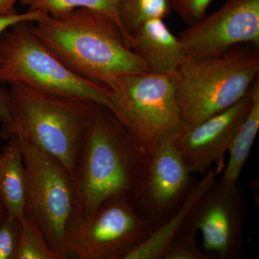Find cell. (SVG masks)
<instances>
[{
  "label": "cell",
  "instance_id": "2",
  "mask_svg": "<svg viewBox=\"0 0 259 259\" xmlns=\"http://www.w3.org/2000/svg\"><path fill=\"white\" fill-rule=\"evenodd\" d=\"M147 153L107 107L98 105L87 130L74 177L73 219L116 197H131Z\"/></svg>",
  "mask_w": 259,
  "mask_h": 259
},
{
  "label": "cell",
  "instance_id": "4",
  "mask_svg": "<svg viewBox=\"0 0 259 259\" xmlns=\"http://www.w3.org/2000/svg\"><path fill=\"white\" fill-rule=\"evenodd\" d=\"M259 46L243 44L215 55L187 57L173 73L183 126L229 108L258 79Z\"/></svg>",
  "mask_w": 259,
  "mask_h": 259
},
{
  "label": "cell",
  "instance_id": "12",
  "mask_svg": "<svg viewBox=\"0 0 259 259\" xmlns=\"http://www.w3.org/2000/svg\"><path fill=\"white\" fill-rule=\"evenodd\" d=\"M251 101L250 88L229 108L197 125L182 126L174 136L172 144L192 175L202 176L214 165L224 162L225 155L249 111Z\"/></svg>",
  "mask_w": 259,
  "mask_h": 259
},
{
  "label": "cell",
  "instance_id": "14",
  "mask_svg": "<svg viewBox=\"0 0 259 259\" xmlns=\"http://www.w3.org/2000/svg\"><path fill=\"white\" fill-rule=\"evenodd\" d=\"M133 51L144 61L148 72L173 74L187 59L178 37L163 19L149 20L133 35Z\"/></svg>",
  "mask_w": 259,
  "mask_h": 259
},
{
  "label": "cell",
  "instance_id": "6",
  "mask_svg": "<svg viewBox=\"0 0 259 259\" xmlns=\"http://www.w3.org/2000/svg\"><path fill=\"white\" fill-rule=\"evenodd\" d=\"M108 89L110 109L148 154L182 128L173 74L125 75Z\"/></svg>",
  "mask_w": 259,
  "mask_h": 259
},
{
  "label": "cell",
  "instance_id": "25",
  "mask_svg": "<svg viewBox=\"0 0 259 259\" xmlns=\"http://www.w3.org/2000/svg\"><path fill=\"white\" fill-rule=\"evenodd\" d=\"M20 1V0H0V16L16 13L15 5Z\"/></svg>",
  "mask_w": 259,
  "mask_h": 259
},
{
  "label": "cell",
  "instance_id": "15",
  "mask_svg": "<svg viewBox=\"0 0 259 259\" xmlns=\"http://www.w3.org/2000/svg\"><path fill=\"white\" fill-rule=\"evenodd\" d=\"M6 139L0 153V197L7 214L20 222L26 212V172L16 136Z\"/></svg>",
  "mask_w": 259,
  "mask_h": 259
},
{
  "label": "cell",
  "instance_id": "3",
  "mask_svg": "<svg viewBox=\"0 0 259 259\" xmlns=\"http://www.w3.org/2000/svg\"><path fill=\"white\" fill-rule=\"evenodd\" d=\"M11 123L3 130L21 136L56 158L74 182L85 134L98 105L81 99L55 96L21 83L10 84Z\"/></svg>",
  "mask_w": 259,
  "mask_h": 259
},
{
  "label": "cell",
  "instance_id": "10",
  "mask_svg": "<svg viewBox=\"0 0 259 259\" xmlns=\"http://www.w3.org/2000/svg\"><path fill=\"white\" fill-rule=\"evenodd\" d=\"M192 175L171 141H168L147 153L130 200L154 229L180 208L195 182Z\"/></svg>",
  "mask_w": 259,
  "mask_h": 259
},
{
  "label": "cell",
  "instance_id": "13",
  "mask_svg": "<svg viewBox=\"0 0 259 259\" xmlns=\"http://www.w3.org/2000/svg\"><path fill=\"white\" fill-rule=\"evenodd\" d=\"M224 167L225 162L218 163L200 180L195 181L178 210L166 222L154 228L146 239L127 252L122 259H161L167 247L185 228L194 206L218 180Z\"/></svg>",
  "mask_w": 259,
  "mask_h": 259
},
{
  "label": "cell",
  "instance_id": "21",
  "mask_svg": "<svg viewBox=\"0 0 259 259\" xmlns=\"http://www.w3.org/2000/svg\"><path fill=\"white\" fill-rule=\"evenodd\" d=\"M20 228V221L8 214L0 223V259H15Z\"/></svg>",
  "mask_w": 259,
  "mask_h": 259
},
{
  "label": "cell",
  "instance_id": "5",
  "mask_svg": "<svg viewBox=\"0 0 259 259\" xmlns=\"http://www.w3.org/2000/svg\"><path fill=\"white\" fill-rule=\"evenodd\" d=\"M33 23L16 24L0 35V83H21L55 96L110 109L108 89L68 69L35 35Z\"/></svg>",
  "mask_w": 259,
  "mask_h": 259
},
{
  "label": "cell",
  "instance_id": "24",
  "mask_svg": "<svg viewBox=\"0 0 259 259\" xmlns=\"http://www.w3.org/2000/svg\"><path fill=\"white\" fill-rule=\"evenodd\" d=\"M0 122L3 124V130L8 128L11 123L8 90L2 88H0Z\"/></svg>",
  "mask_w": 259,
  "mask_h": 259
},
{
  "label": "cell",
  "instance_id": "26",
  "mask_svg": "<svg viewBox=\"0 0 259 259\" xmlns=\"http://www.w3.org/2000/svg\"><path fill=\"white\" fill-rule=\"evenodd\" d=\"M6 215L7 212L6 210H5L4 204H3L1 197H0V223L3 221V220L4 219Z\"/></svg>",
  "mask_w": 259,
  "mask_h": 259
},
{
  "label": "cell",
  "instance_id": "17",
  "mask_svg": "<svg viewBox=\"0 0 259 259\" xmlns=\"http://www.w3.org/2000/svg\"><path fill=\"white\" fill-rule=\"evenodd\" d=\"M20 3L29 11H39L50 15H60L76 9L96 12L115 22L132 49L133 38L126 32L120 20V0H20Z\"/></svg>",
  "mask_w": 259,
  "mask_h": 259
},
{
  "label": "cell",
  "instance_id": "23",
  "mask_svg": "<svg viewBox=\"0 0 259 259\" xmlns=\"http://www.w3.org/2000/svg\"><path fill=\"white\" fill-rule=\"evenodd\" d=\"M48 15L39 11H29L25 13H14V14L0 16V35L16 24L23 22L36 23L46 18Z\"/></svg>",
  "mask_w": 259,
  "mask_h": 259
},
{
  "label": "cell",
  "instance_id": "18",
  "mask_svg": "<svg viewBox=\"0 0 259 259\" xmlns=\"http://www.w3.org/2000/svg\"><path fill=\"white\" fill-rule=\"evenodd\" d=\"M171 9L168 0H120L119 14L130 36L145 23L154 19L166 18Z\"/></svg>",
  "mask_w": 259,
  "mask_h": 259
},
{
  "label": "cell",
  "instance_id": "20",
  "mask_svg": "<svg viewBox=\"0 0 259 259\" xmlns=\"http://www.w3.org/2000/svg\"><path fill=\"white\" fill-rule=\"evenodd\" d=\"M196 235L184 228L167 247L161 259H212L200 248Z\"/></svg>",
  "mask_w": 259,
  "mask_h": 259
},
{
  "label": "cell",
  "instance_id": "16",
  "mask_svg": "<svg viewBox=\"0 0 259 259\" xmlns=\"http://www.w3.org/2000/svg\"><path fill=\"white\" fill-rule=\"evenodd\" d=\"M251 93L249 111L233 140L229 159L223 170L221 180L226 183H238L259 131V78L252 85Z\"/></svg>",
  "mask_w": 259,
  "mask_h": 259
},
{
  "label": "cell",
  "instance_id": "11",
  "mask_svg": "<svg viewBox=\"0 0 259 259\" xmlns=\"http://www.w3.org/2000/svg\"><path fill=\"white\" fill-rule=\"evenodd\" d=\"M178 36L187 57L215 55L235 46H259V0H228Z\"/></svg>",
  "mask_w": 259,
  "mask_h": 259
},
{
  "label": "cell",
  "instance_id": "8",
  "mask_svg": "<svg viewBox=\"0 0 259 259\" xmlns=\"http://www.w3.org/2000/svg\"><path fill=\"white\" fill-rule=\"evenodd\" d=\"M153 226L127 197H116L93 212L72 220L66 241V258L122 259L142 243Z\"/></svg>",
  "mask_w": 259,
  "mask_h": 259
},
{
  "label": "cell",
  "instance_id": "9",
  "mask_svg": "<svg viewBox=\"0 0 259 259\" xmlns=\"http://www.w3.org/2000/svg\"><path fill=\"white\" fill-rule=\"evenodd\" d=\"M245 215L241 187L217 180L194 206L184 228L200 233L202 249L212 259H238L244 249Z\"/></svg>",
  "mask_w": 259,
  "mask_h": 259
},
{
  "label": "cell",
  "instance_id": "19",
  "mask_svg": "<svg viewBox=\"0 0 259 259\" xmlns=\"http://www.w3.org/2000/svg\"><path fill=\"white\" fill-rule=\"evenodd\" d=\"M15 259H61L51 248L40 224L27 209L20 221Z\"/></svg>",
  "mask_w": 259,
  "mask_h": 259
},
{
  "label": "cell",
  "instance_id": "1",
  "mask_svg": "<svg viewBox=\"0 0 259 259\" xmlns=\"http://www.w3.org/2000/svg\"><path fill=\"white\" fill-rule=\"evenodd\" d=\"M35 35L65 66L107 88L127 74L148 72L115 22L88 9L48 15L33 23Z\"/></svg>",
  "mask_w": 259,
  "mask_h": 259
},
{
  "label": "cell",
  "instance_id": "22",
  "mask_svg": "<svg viewBox=\"0 0 259 259\" xmlns=\"http://www.w3.org/2000/svg\"><path fill=\"white\" fill-rule=\"evenodd\" d=\"M214 0H168V4L187 25L201 20Z\"/></svg>",
  "mask_w": 259,
  "mask_h": 259
},
{
  "label": "cell",
  "instance_id": "7",
  "mask_svg": "<svg viewBox=\"0 0 259 259\" xmlns=\"http://www.w3.org/2000/svg\"><path fill=\"white\" fill-rule=\"evenodd\" d=\"M10 135L16 136L23 154L26 209L40 224L51 248L66 258L65 241L76 202L74 180L56 158L21 136Z\"/></svg>",
  "mask_w": 259,
  "mask_h": 259
}]
</instances>
